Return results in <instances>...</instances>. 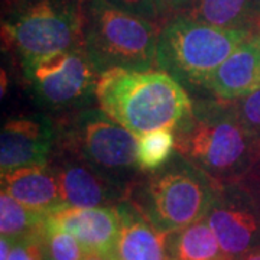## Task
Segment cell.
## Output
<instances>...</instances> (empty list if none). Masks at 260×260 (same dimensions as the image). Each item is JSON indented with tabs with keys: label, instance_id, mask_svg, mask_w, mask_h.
Returning a JSON list of instances; mask_svg holds the SVG:
<instances>
[{
	"label": "cell",
	"instance_id": "15",
	"mask_svg": "<svg viewBox=\"0 0 260 260\" xmlns=\"http://www.w3.org/2000/svg\"><path fill=\"white\" fill-rule=\"evenodd\" d=\"M2 189L38 213L49 214L65 207L51 164L19 168L2 174Z\"/></svg>",
	"mask_w": 260,
	"mask_h": 260
},
{
	"label": "cell",
	"instance_id": "2",
	"mask_svg": "<svg viewBox=\"0 0 260 260\" xmlns=\"http://www.w3.org/2000/svg\"><path fill=\"white\" fill-rule=\"evenodd\" d=\"M95 99L103 112L138 138L175 129L192 109L182 84L160 68H112L100 74Z\"/></svg>",
	"mask_w": 260,
	"mask_h": 260
},
{
	"label": "cell",
	"instance_id": "25",
	"mask_svg": "<svg viewBox=\"0 0 260 260\" xmlns=\"http://www.w3.org/2000/svg\"><path fill=\"white\" fill-rule=\"evenodd\" d=\"M243 184L246 185V188L251 192V195L254 197L256 203L260 207V162L256 167L251 169L250 172L246 177L240 179Z\"/></svg>",
	"mask_w": 260,
	"mask_h": 260
},
{
	"label": "cell",
	"instance_id": "3",
	"mask_svg": "<svg viewBox=\"0 0 260 260\" xmlns=\"http://www.w3.org/2000/svg\"><path fill=\"white\" fill-rule=\"evenodd\" d=\"M160 28L110 0H83L84 49L100 74L158 68Z\"/></svg>",
	"mask_w": 260,
	"mask_h": 260
},
{
	"label": "cell",
	"instance_id": "16",
	"mask_svg": "<svg viewBox=\"0 0 260 260\" xmlns=\"http://www.w3.org/2000/svg\"><path fill=\"white\" fill-rule=\"evenodd\" d=\"M186 16L230 30L260 32V0H191Z\"/></svg>",
	"mask_w": 260,
	"mask_h": 260
},
{
	"label": "cell",
	"instance_id": "21",
	"mask_svg": "<svg viewBox=\"0 0 260 260\" xmlns=\"http://www.w3.org/2000/svg\"><path fill=\"white\" fill-rule=\"evenodd\" d=\"M233 102L243 124L260 139V85L250 94Z\"/></svg>",
	"mask_w": 260,
	"mask_h": 260
},
{
	"label": "cell",
	"instance_id": "7",
	"mask_svg": "<svg viewBox=\"0 0 260 260\" xmlns=\"http://www.w3.org/2000/svg\"><path fill=\"white\" fill-rule=\"evenodd\" d=\"M139 138L102 109H84L56 127L55 149L70 152L127 188L140 171Z\"/></svg>",
	"mask_w": 260,
	"mask_h": 260
},
{
	"label": "cell",
	"instance_id": "19",
	"mask_svg": "<svg viewBox=\"0 0 260 260\" xmlns=\"http://www.w3.org/2000/svg\"><path fill=\"white\" fill-rule=\"evenodd\" d=\"M175 150L174 129H158L139 136L138 143V162L140 171L155 172L172 156Z\"/></svg>",
	"mask_w": 260,
	"mask_h": 260
},
{
	"label": "cell",
	"instance_id": "18",
	"mask_svg": "<svg viewBox=\"0 0 260 260\" xmlns=\"http://www.w3.org/2000/svg\"><path fill=\"white\" fill-rule=\"evenodd\" d=\"M47 229V214L38 213L19 203L10 194L0 192V233L13 242L44 239Z\"/></svg>",
	"mask_w": 260,
	"mask_h": 260
},
{
	"label": "cell",
	"instance_id": "29",
	"mask_svg": "<svg viewBox=\"0 0 260 260\" xmlns=\"http://www.w3.org/2000/svg\"><path fill=\"white\" fill-rule=\"evenodd\" d=\"M165 260H172V259H171V257H167V259H165Z\"/></svg>",
	"mask_w": 260,
	"mask_h": 260
},
{
	"label": "cell",
	"instance_id": "22",
	"mask_svg": "<svg viewBox=\"0 0 260 260\" xmlns=\"http://www.w3.org/2000/svg\"><path fill=\"white\" fill-rule=\"evenodd\" d=\"M110 2L123 9L148 19L155 25H158L160 29L168 22L165 10L162 6V0H110Z\"/></svg>",
	"mask_w": 260,
	"mask_h": 260
},
{
	"label": "cell",
	"instance_id": "17",
	"mask_svg": "<svg viewBox=\"0 0 260 260\" xmlns=\"http://www.w3.org/2000/svg\"><path fill=\"white\" fill-rule=\"evenodd\" d=\"M168 257L172 260H230L204 218L169 234Z\"/></svg>",
	"mask_w": 260,
	"mask_h": 260
},
{
	"label": "cell",
	"instance_id": "6",
	"mask_svg": "<svg viewBox=\"0 0 260 260\" xmlns=\"http://www.w3.org/2000/svg\"><path fill=\"white\" fill-rule=\"evenodd\" d=\"M250 35L179 15L169 19L159 32L158 68L179 83L204 88L218 67Z\"/></svg>",
	"mask_w": 260,
	"mask_h": 260
},
{
	"label": "cell",
	"instance_id": "10",
	"mask_svg": "<svg viewBox=\"0 0 260 260\" xmlns=\"http://www.w3.org/2000/svg\"><path fill=\"white\" fill-rule=\"evenodd\" d=\"M51 167L65 207H114L127 197V186L70 152L56 149Z\"/></svg>",
	"mask_w": 260,
	"mask_h": 260
},
{
	"label": "cell",
	"instance_id": "24",
	"mask_svg": "<svg viewBox=\"0 0 260 260\" xmlns=\"http://www.w3.org/2000/svg\"><path fill=\"white\" fill-rule=\"evenodd\" d=\"M162 6L169 20L179 15H186L191 6V0H162Z\"/></svg>",
	"mask_w": 260,
	"mask_h": 260
},
{
	"label": "cell",
	"instance_id": "4",
	"mask_svg": "<svg viewBox=\"0 0 260 260\" xmlns=\"http://www.w3.org/2000/svg\"><path fill=\"white\" fill-rule=\"evenodd\" d=\"M177 156L143 179H135L126 197L155 227L167 233L203 220L215 189L211 178Z\"/></svg>",
	"mask_w": 260,
	"mask_h": 260
},
{
	"label": "cell",
	"instance_id": "5",
	"mask_svg": "<svg viewBox=\"0 0 260 260\" xmlns=\"http://www.w3.org/2000/svg\"><path fill=\"white\" fill-rule=\"evenodd\" d=\"M3 45L22 65L84 48L83 0H8L2 18Z\"/></svg>",
	"mask_w": 260,
	"mask_h": 260
},
{
	"label": "cell",
	"instance_id": "9",
	"mask_svg": "<svg viewBox=\"0 0 260 260\" xmlns=\"http://www.w3.org/2000/svg\"><path fill=\"white\" fill-rule=\"evenodd\" d=\"M204 220L230 260L260 247V207L242 181L215 182Z\"/></svg>",
	"mask_w": 260,
	"mask_h": 260
},
{
	"label": "cell",
	"instance_id": "12",
	"mask_svg": "<svg viewBox=\"0 0 260 260\" xmlns=\"http://www.w3.org/2000/svg\"><path fill=\"white\" fill-rule=\"evenodd\" d=\"M47 225L73 234L85 253H103L114 257L120 227L116 207H62L48 214Z\"/></svg>",
	"mask_w": 260,
	"mask_h": 260
},
{
	"label": "cell",
	"instance_id": "13",
	"mask_svg": "<svg viewBox=\"0 0 260 260\" xmlns=\"http://www.w3.org/2000/svg\"><path fill=\"white\" fill-rule=\"evenodd\" d=\"M119 214V236L114 247L116 260H165L171 233L162 232L140 213L130 200L114 205Z\"/></svg>",
	"mask_w": 260,
	"mask_h": 260
},
{
	"label": "cell",
	"instance_id": "27",
	"mask_svg": "<svg viewBox=\"0 0 260 260\" xmlns=\"http://www.w3.org/2000/svg\"><path fill=\"white\" fill-rule=\"evenodd\" d=\"M81 260H116L113 256L103 254V253H85Z\"/></svg>",
	"mask_w": 260,
	"mask_h": 260
},
{
	"label": "cell",
	"instance_id": "26",
	"mask_svg": "<svg viewBox=\"0 0 260 260\" xmlns=\"http://www.w3.org/2000/svg\"><path fill=\"white\" fill-rule=\"evenodd\" d=\"M13 240H10L8 237H2L0 239V260H8L9 259L10 250L13 247Z\"/></svg>",
	"mask_w": 260,
	"mask_h": 260
},
{
	"label": "cell",
	"instance_id": "14",
	"mask_svg": "<svg viewBox=\"0 0 260 260\" xmlns=\"http://www.w3.org/2000/svg\"><path fill=\"white\" fill-rule=\"evenodd\" d=\"M260 85V32L247 37L205 84L208 90L223 100H237Z\"/></svg>",
	"mask_w": 260,
	"mask_h": 260
},
{
	"label": "cell",
	"instance_id": "1",
	"mask_svg": "<svg viewBox=\"0 0 260 260\" xmlns=\"http://www.w3.org/2000/svg\"><path fill=\"white\" fill-rule=\"evenodd\" d=\"M175 152L214 182L240 181L260 162V139L243 124L233 100H198L178 123Z\"/></svg>",
	"mask_w": 260,
	"mask_h": 260
},
{
	"label": "cell",
	"instance_id": "23",
	"mask_svg": "<svg viewBox=\"0 0 260 260\" xmlns=\"http://www.w3.org/2000/svg\"><path fill=\"white\" fill-rule=\"evenodd\" d=\"M8 260H47L44 239H29L15 242Z\"/></svg>",
	"mask_w": 260,
	"mask_h": 260
},
{
	"label": "cell",
	"instance_id": "8",
	"mask_svg": "<svg viewBox=\"0 0 260 260\" xmlns=\"http://www.w3.org/2000/svg\"><path fill=\"white\" fill-rule=\"evenodd\" d=\"M29 84L51 107H78L95 94L100 71L84 48H74L23 64Z\"/></svg>",
	"mask_w": 260,
	"mask_h": 260
},
{
	"label": "cell",
	"instance_id": "11",
	"mask_svg": "<svg viewBox=\"0 0 260 260\" xmlns=\"http://www.w3.org/2000/svg\"><path fill=\"white\" fill-rule=\"evenodd\" d=\"M56 145V127L44 116L8 120L0 135V171L48 164Z\"/></svg>",
	"mask_w": 260,
	"mask_h": 260
},
{
	"label": "cell",
	"instance_id": "20",
	"mask_svg": "<svg viewBox=\"0 0 260 260\" xmlns=\"http://www.w3.org/2000/svg\"><path fill=\"white\" fill-rule=\"evenodd\" d=\"M45 250L48 260H81L85 254L81 243L68 232L47 225Z\"/></svg>",
	"mask_w": 260,
	"mask_h": 260
},
{
	"label": "cell",
	"instance_id": "28",
	"mask_svg": "<svg viewBox=\"0 0 260 260\" xmlns=\"http://www.w3.org/2000/svg\"><path fill=\"white\" fill-rule=\"evenodd\" d=\"M234 260H260V247L249 251V253H246V254H243V256Z\"/></svg>",
	"mask_w": 260,
	"mask_h": 260
}]
</instances>
